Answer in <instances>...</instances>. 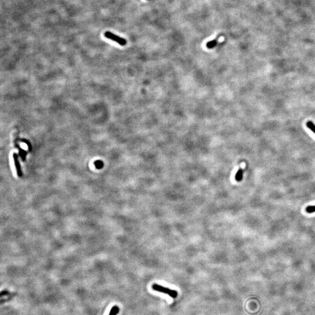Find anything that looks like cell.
Masks as SVG:
<instances>
[{
	"label": "cell",
	"instance_id": "cell-2",
	"mask_svg": "<svg viewBox=\"0 0 315 315\" xmlns=\"http://www.w3.org/2000/svg\"><path fill=\"white\" fill-rule=\"evenodd\" d=\"M104 35L106 38L116 42V43H117L121 46H125L127 43V42L124 39L113 34L111 32H109V31L106 32Z\"/></svg>",
	"mask_w": 315,
	"mask_h": 315
},
{
	"label": "cell",
	"instance_id": "cell-8",
	"mask_svg": "<svg viewBox=\"0 0 315 315\" xmlns=\"http://www.w3.org/2000/svg\"><path fill=\"white\" fill-rule=\"evenodd\" d=\"M306 211L307 213H315V206H310L306 208Z\"/></svg>",
	"mask_w": 315,
	"mask_h": 315
},
{
	"label": "cell",
	"instance_id": "cell-4",
	"mask_svg": "<svg viewBox=\"0 0 315 315\" xmlns=\"http://www.w3.org/2000/svg\"><path fill=\"white\" fill-rule=\"evenodd\" d=\"M242 178H243V171L242 169H239L235 175V179L236 181L240 182L242 180Z\"/></svg>",
	"mask_w": 315,
	"mask_h": 315
},
{
	"label": "cell",
	"instance_id": "cell-1",
	"mask_svg": "<svg viewBox=\"0 0 315 315\" xmlns=\"http://www.w3.org/2000/svg\"><path fill=\"white\" fill-rule=\"evenodd\" d=\"M152 288L154 291L167 293L173 298H176L178 296V292L176 291L162 286L157 284H153L152 286Z\"/></svg>",
	"mask_w": 315,
	"mask_h": 315
},
{
	"label": "cell",
	"instance_id": "cell-5",
	"mask_svg": "<svg viewBox=\"0 0 315 315\" xmlns=\"http://www.w3.org/2000/svg\"><path fill=\"white\" fill-rule=\"evenodd\" d=\"M119 312V307L117 306H114L112 307L109 315H117Z\"/></svg>",
	"mask_w": 315,
	"mask_h": 315
},
{
	"label": "cell",
	"instance_id": "cell-10",
	"mask_svg": "<svg viewBox=\"0 0 315 315\" xmlns=\"http://www.w3.org/2000/svg\"><path fill=\"white\" fill-rule=\"evenodd\" d=\"M95 165L97 169H100L103 167V162L100 161H97L95 162Z\"/></svg>",
	"mask_w": 315,
	"mask_h": 315
},
{
	"label": "cell",
	"instance_id": "cell-9",
	"mask_svg": "<svg viewBox=\"0 0 315 315\" xmlns=\"http://www.w3.org/2000/svg\"><path fill=\"white\" fill-rule=\"evenodd\" d=\"M20 156H21L22 158V160L23 161H24L25 160V158H26V152L22 149H20Z\"/></svg>",
	"mask_w": 315,
	"mask_h": 315
},
{
	"label": "cell",
	"instance_id": "cell-7",
	"mask_svg": "<svg viewBox=\"0 0 315 315\" xmlns=\"http://www.w3.org/2000/svg\"><path fill=\"white\" fill-rule=\"evenodd\" d=\"M217 44V40H214L212 41H210L207 43V47L208 49H212L214 47H215Z\"/></svg>",
	"mask_w": 315,
	"mask_h": 315
},
{
	"label": "cell",
	"instance_id": "cell-6",
	"mask_svg": "<svg viewBox=\"0 0 315 315\" xmlns=\"http://www.w3.org/2000/svg\"><path fill=\"white\" fill-rule=\"evenodd\" d=\"M306 125L307 128H309L315 134V124L312 122L311 121H309L306 123Z\"/></svg>",
	"mask_w": 315,
	"mask_h": 315
},
{
	"label": "cell",
	"instance_id": "cell-3",
	"mask_svg": "<svg viewBox=\"0 0 315 315\" xmlns=\"http://www.w3.org/2000/svg\"><path fill=\"white\" fill-rule=\"evenodd\" d=\"M13 159H14V164H15V168H16L17 175H18V176L19 177L21 178V177L22 176L23 174H22L21 165H20V161H19V159H18V156L17 153H13Z\"/></svg>",
	"mask_w": 315,
	"mask_h": 315
}]
</instances>
